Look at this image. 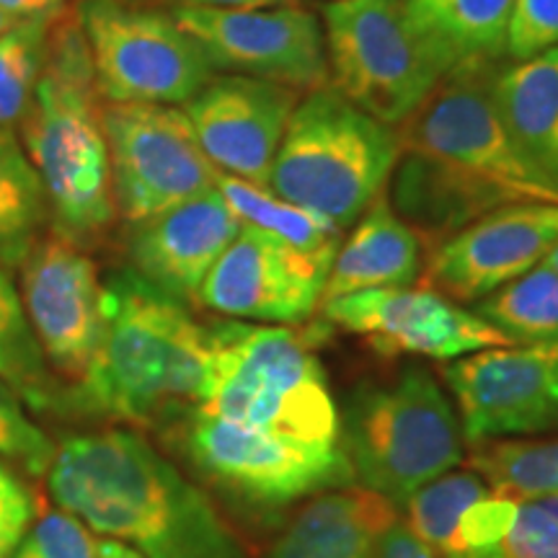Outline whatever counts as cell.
Wrapping results in <instances>:
<instances>
[{"label":"cell","mask_w":558,"mask_h":558,"mask_svg":"<svg viewBox=\"0 0 558 558\" xmlns=\"http://www.w3.org/2000/svg\"><path fill=\"white\" fill-rule=\"evenodd\" d=\"M9 558H99V541L75 514L60 509L32 522Z\"/></svg>","instance_id":"32"},{"label":"cell","mask_w":558,"mask_h":558,"mask_svg":"<svg viewBox=\"0 0 558 558\" xmlns=\"http://www.w3.org/2000/svg\"><path fill=\"white\" fill-rule=\"evenodd\" d=\"M473 313L512 344L558 341V275L541 262L525 275L481 298Z\"/></svg>","instance_id":"27"},{"label":"cell","mask_w":558,"mask_h":558,"mask_svg":"<svg viewBox=\"0 0 558 558\" xmlns=\"http://www.w3.org/2000/svg\"><path fill=\"white\" fill-rule=\"evenodd\" d=\"M492 492L514 501L558 499V437L486 439L469 458Z\"/></svg>","instance_id":"28"},{"label":"cell","mask_w":558,"mask_h":558,"mask_svg":"<svg viewBox=\"0 0 558 558\" xmlns=\"http://www.w3.org/2000/svg\"><path fill=\"white\" fill-rule=\"evenodd\" d=\"M218 192L243 226L259 228L311 259L333 264L344 230L329 218L277 197L267 186L248 184L222 171L218 173Z\"/></svg>","instance_id":"24"},{"label":"cell","mask_w":558,"mask_h":558,"mask_svg":"<svg viewBox=\"0 0 558 558\" xmlns=\"http://www.w3.org/2000/svg\"><path fill=\"white\" fill-rule=\"evenodd\" d=\"M501 558H558V499L518 501Z\"/></svg>","instance_id":"33"},{"label":"cell","mask_w":558,"mask_h":558,"mask_svg":"<svg viewBox=\"0 0 558 558\" xmlns=\"http://www.w3.org/2000/svg\"><path fill=\"white\" fill-rule=\"evenodd\" d=\"M99 558H145V556H140L135 548L124 546L120 541L104 538L99 541Z\"/></svg>","instance_id":"39"},{"label":"cell","mask_w":558,"mask_h":558,"mask_svg":"<svg viewBox=\"0 0 558 558\" xmlns=\"http://www.w3.org/2000/svg\"><path fill=\"white\" fill-rule=\"evenodd\" d=\"M209 326L135 269L104 282V333L88 373L65 390V409L150 427L194 409L205 386Z\"/></svg>","instance_id":"2"},{"label":"cell","mask_w":558,"mask_h":558,"mask_svg":"<svg viewBox=\"0 0 558 558\" xmlns=\"http://www.w3.org/2000/svg\"><path fill=\"white\" fill-rule=\"evenodd\" d=\"M331 264L243 226L199 288L197 303L251 324L303 326L320 308Z\"/></svg>","instance_id":"16"},{"label":"cell","mask_w":558,"mask_h":558,"mask_svg":"<svg viewBox=\"0 0 558 558\" xmlns=\"http://www.w3.org/2000/svg\"><path fill=\"white\" fill-rule=\"evenodd\" d=\"M181 437L194 469L256 514L282 512L305 497L354 484L341 442H295L197 411H190Z\"/></svg>","instance_id":"9"},{"label":"cell","mask_w":558,"mask_h":558,"mask_svg":"<svg viewBox=\"0 0 558 558\" xmlns=\"http://www.w3.org/2000/svg\"><path fill=\"white\" fill-rule=\"evenodd\" d=\"M399 153L396 128L320 86L300 96L292 111L269 190L347 230L386 190Z\"/></svg>","instance_id":"5"},{"label":"cell","mask_w":558,"mask_h":558,"mask_svg":"<svg viewBox=\"0 0 558 558\" xmlns=\"http://www.w3.org/2000/svg\"><path fill=\"white\" fill-rule=\"evenodd\" d=\"M546 264H548V267L554 269L556 275H558V241L554 243V248L548 251V256H546Z\"/></svg>","instance_id":"40"},{"label":"cell","mask_w":558,"mask_h":558,"mask_svg":"<svg viewBox=\"0 0 558 558\" xmlns=\"http://www.w3.org/2000/svg\"><path fill=\"white\" fill-rule=\"evenodd\" d=\"M128 3L202 5V9H271V5H290L300 3V0H128Z\"/></svg>","instance_id":"38"},{"label":"cell","mask_w":558,"mask_h":558,"mask_svg":"<svg viewBox=\"0 0 558 558\" xmlns=\"http://www.w3.org/2000/svg\"><path fill=\"white\" fill-rule=\"evenodd\" d=\"M171 19L202 47L215 73L282 83L308 94L329 86L324 26L300 3L271 9L171 5Z\"/></svg>","instance_id":"12"},{"label":"cell","mask_w":558,"mask_h":558,"mask_svg":"<svg viewBox=\"0 0 558 558\" xmlns=\"http://www.w3.org/2000/svg\"><path fill=\"white\" fill-rule=\"evenodd\" d=\"M558 47V0H514L507 26V58L533 60Z\"/></svg>","instance_id":"34"},{"label":"cell","mask_w":558,"mask_h":558,"mask_svg":"<svg viewBox=\"0 0 558 558\" xmlns=\"http://www.w3.org/2000/svg\"><path fill=\"white\" fill-rule=\"evenodd\" d=\"M320 311L329 324L365 339L383 357L416 354L448 362L481 349L512 344L476 313L427 284L354 292L326 300Z\"/></svg>","instance_id":"14"},{"label":"cell","mask_w":558,"mask_h":558,"mask_svg":"<svg viewBox=\"0 0 558 558\" xmlns=\"http://www.w3.org/2000/svg\"><path fill=\"white\" fill-rule=\"evenodd\" d=\"M411 19L452 68L507 58V26L514 0H407Z\"/></svg>","instance_id":"23"},{"label":"cell","mask_w":558,"mask_h":558,"mask_svg":"<svg viewBox=\"0 0 558 558\" xmlns=\"http://www.w3.org/2000/svg\"><path fill=\"white\" fill-rule=\"evenodd\" d=\"M324 326H209L205 386L192 411L308 445H339L341 424L316 349Z\"/></svg>","instance_id":"4"},{"label":"cell","mask_w":558,"mask_h":558,"mask_svg":"<svg viewBox=\"0 0 558 558\" xmlns=\"http://www.w3.org/2000/svg\"><path fill=\"white\" fill-rule=\"evenodd\" d=\"M21 145L45 186L54 233L81 248L99 241L117 205L104 99L75 13L54 19L45 68L21 117Z\"/></svg>","instance_id":"3"},{"label":"cell","mask_w":558,"mask_h":558,"mask_svg":"<svg viewBox=\"0 0 558 558\" xmlns=\"http://www.w3.org/2000/svg\"><path fill=\"white\" fill-rule=\"evenodd\" d=\"M320 26L329 86L390 128L407 122L452 70L407 0H329Z\"/></svg>","instance_id":"7"},{"label":"cell","mask_w":558,"mask_h":558,"mask_svg":"<svg viewBox=\"0 0 558 558\" xmlns=\"http://www.w3.org/2000/svg\"><path fill=\"white\" fill-rule=\"evenodd\" d=\"M13 24V19L9 16V13H5L3 9H0V34H3L5 29H9V26Z\"/></svg>","instance_id":"41"},{"label":"cell","mask_w":558,"mask_h":558,"mask_svg":"<svg viewBox=\"0 0 558 558\" xmlns=\"http://www.w3.org/2000/svg\"><path fill=\"white\" fill-rule=\"evenodd\" d=\"M52 24L54 19H19L0 34V130H13L29 107Z\"/></svg>","instance_id":"30"},{"label":"cell","mask_w":558,"mask_h":558,"mask_svg":"<svg viewBox=\"0 0 558 558\" xmlns=\"http://www.w3.org/2000/svg\"><path fill=\"white\" fill-rule=\"evenodd\" d=\"M494 99L522 156L558 186V47L499 68Z\"/></svg>","instance_id":"22"},{"label":"cell","mask_w":558,"mask_h":558,"mask_svg":"<svg viewBox=\"0 0 558 558\" xmlns=\"http://www.w3.org/2000/svg\"><path fill=\"white\" fill-rule=\"evenodd\" d=\"M300 96L282 83L215 73L181 109L215 169L269 190L271 166Z\"/></svg>","instance_id":"18"},{"label":"cell","mask_w":558,"mask_h":558,"mask_svg":"<svg viewBox=\"0 0 558 558\" xmlns=\"http://www.w3.org/2000/svg\"><path fill=\"white\" fill-rule=\"evenodd\" d=\"M339 424L354 478L396 509L465 458L460 418L427 367L354 388Z\"/></svg>","instance_id":"6"},{"label":"cell","mask_w":558,"mask_h":558,"mask_svg":"<svg viewBox=\"0 0 558 558\" xmlns=\"http://www.w3.org/2000/svg\"><path fill=\"white\" fill-rule=\"evenodd\" d=\"M47 194L13 130H0V269L21 267L41 241Z\"/></svg>","instance_id":"25"},{"label":"cell","mask_w":558,"mask_h":558,"mask_svg":"<svg viewBox=\"0 0 558 558\" xmlns=\"http://www.w3.org/2000/svg\"><path fill=\"white\" fill-rule=\"evenodd\" d=\"M47 484L90 533L145 558H246L207 494L132 429L70 437Z\"/></svg>","instance_id":"1"},{"label":"cell","mask_w":558,"mask_h":558,"mask_svg":"<svg viewBox=\"0 0 558 558\" xmlns=\"http://www.w3.org/2000/svg\"><path fill=\"white\" fill-rule=\"evenodd\" d=\"M34 499L21 481L13 476L0 486V558H9L11 550L19 546L26 530L32 527Z\"/></svg>","instance_id":"35"},{"label":"cell","mask_w":558,"mask_h":558,"mask_svg":"<svg viewBox=\"0 0 558 558\" xmlns=\"http://www.w3.org/2000/svg\"><path fill=\"white\" fill-rule=\"evenodd\" d=\"M373 558H439L422 538H416L399 514L386 522L375 541Z\"/></svg>","instance_id":"36"},{"label":"cell","mask_w":558,"mask_h":558,"mask_svg":"<svg viewBox=\"0 0 558 558\" xmlns=\"http://www.w3.org/2000/svg\"><path fill=\"white\" fill-rule=\"evenodd\" d=\"M422 239L393 213L386 186L341 241L320 303L365 290L409 288L422 277Z\"/></svg>","instance_id":"20"},{"label":"cell","mask_w":558,"mask_h":558,"mask_svg":"<svg viewBox=\"0 0 558 558\" xmlns=\"http://www.w3.org/2000/svg\"><path fill=\"white\" fill-rule=\"evenodd\" d=\"M21 300L50 367L75 386L104 333V282L96 264L75 243L47 235L21 264Z\"/></svg>","instance_id":"15"},{"label":"cell","mask_w":558,"mask_h":558,"mask_svg":"<svg viewBox=\"0 0 558 558\" xmlns=\"http://www.w3.org/2000/svg\"><path fill=\"white\" fill-rule=\"evenodd\" d=\"M442 378L471 445L558 427V341L481 349L452 360Z\"/></svg>","instance_id":"13"},{"label":"cell","mask_w":558,"mask_h":558,"mask_svg":"<svg viewBox=\"0 0 558 558\" xmlns=\"http://www.w3.org/2000/svg\"><path fill=\"white\" fill-rule=\"evenodd\" d=\"M241 228V218L215 186L148 220L132 222L130 269L184 305L197 303L202 282Z\"/></svg>","instance_id":"19"},{"label":"cell","mask_w":558,"mask_h":558,"mask_svg":"<svg viewBox=\"0 0 558 558\" xmlns=\"http://www.w3.org/2000/svg\"><path fill=\"white\" fill-rule=\"evenodd\" d=\"M556 241L558 205H505L435 243L422 267V284L456 303H478L546 262Z\"/></svg>","instance_id":"17"},{"label":"cell","mask_w":558,"mask_h":558,"mask_svg":"<svg viewBox=\"0 0 558 558\" xmlns=\"http://www.w3.org/2000/svg\"><path fill=\"white\" fill-rule=\"evenodd\" d=\"M68 0H0V9L13 21L19 19H58Z\"/></svg>","instance_id":"37"},{"label":"cell","mask_w":558,"mask_h":558,"mask_svg":"<svg viewBox=\"0 0 558 558\" xmlns=\"http://www.w3.org/2000/svg\"><path fill=\"white\" fill-rule=\"evenodd\" d=\"M492 488L476 471H448L418 492L403 505L407 525L416 538H422L439 558H458L460 541L458 525L463 512L478 499H484Z\"/></svg>","instance_id":"29"},{"label":"cell","mask_w":558,"mask_h":558,"mask_svg":"<svg viewBox=\"0 0 558 558\" xmlns=\"http://www.w3.org/2000/svg\"><path fill=\"white\" fill-rule=\"evenodd\" d=\"M54 456L58 445L26 414L16 390L0 380V458L29 476H47Z\"/></svg>","instance_id":"31"},{"label":"cell","mask_w":558,"mask_h":558,"mask_svg":"<svg viewBox=\"0 0 558 558\" xmlns=\"http://www.w3.org/2000/svg\"><path fill=\"white\" fill-rule=\"evenodd\" d=\"M104 135L117 213L130 226L218 186L220 171L202 150L184 109L104 104Z\"/></svg>","instance_id":"11"},{"label":"cell","mask_w":558,"mask_h":558,"mask_svg":"<svg viewBox=\"0 0 558 558\" xmlns=\"http://www.w3.org/2000/svg\"><path fill=\"white\" fill-rule=\"evenodd\" d=\"M399 509L367 488H333L305 505L267 558H373L375 541Z\"/></svg>","instance_id":"21"},{"label":"cell","mask_w":558,"mask_h":558,"mask_svg":"<svg viewBox=\"0 0 558 558\" xmlns=\"http://www.w3.org/2000/svg\"><path fill=\"white\" fill-rule=\"evenodd\" d=\"M499 68V62H460L452 68L396 128L401 148L442 160L492 190L505 205H558V186L522 156L501 120L494 99Z\"/></svg>","instance_id":"8"},{"label":"cell","mask_w":558,"mask_h":558,"mask_svg":"<svg viewBox=\"0 0 558 558\" xmlns=\"http://www.w3.org/2000/svg\"><path fill=\"white\" fill-rule=\"evenodd\" d=\"M0 380L9 383L19 399L39 414L65 409V388L54 380L24 300L5 269H0Z\"/></svg>","instance_id":"26"},{"label":"cell","mask_w":558,"mask_h":558,"mask_svg":"<svg viewBox=\"0 0 558 558\" xmlns=\"http://www.w3.org/2000/svg\"><path fill=\"white\" fill-rule=\"evenodd\" d=\"M75 16L104 104L177 107L213 81L207 54L169 11L128 0H81Z\"/></svg>","instance_id":"10"}]
</instances>
